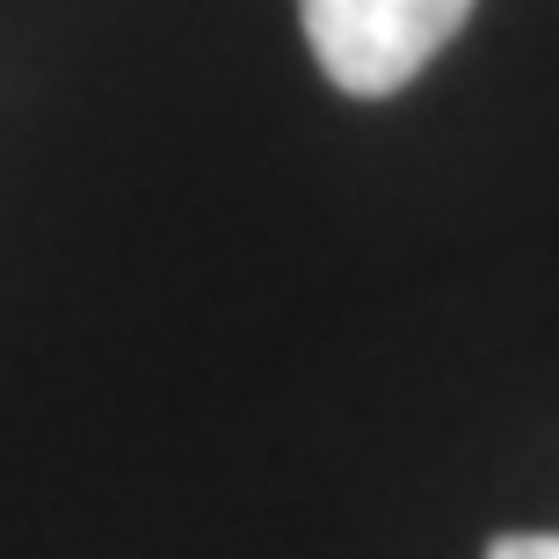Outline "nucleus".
I'll use <instances>...</instances> for the list:
<instances>
[{"label":"nucleus","mask_w":559,"mask_h":559,"mask_svg":"<svg viewBox=\"0 0 559 559\" xmlns=\"http://www.w3.org/2000/svg\"><path fill=\"white\" fill-rule=\"evenodd\" d=\"M298 15L342 95H400L465 29L473 0H298Z\"/></svg>","instance_id":"f257e3e1"},{"label":"nucleus","mask_w":559,"mask_h":559,"mask_svg":"<svg viewBox=\"0 0 559 559\" xmlns=\"http://www.w3.org/2000/svg\"><path fill=\"white\" fill-rule=\"evenodd\" d=\"M487 559H559V531H509L487 545Z\"/></svg>","instance_id":"f03ea898"}]
</instances>
